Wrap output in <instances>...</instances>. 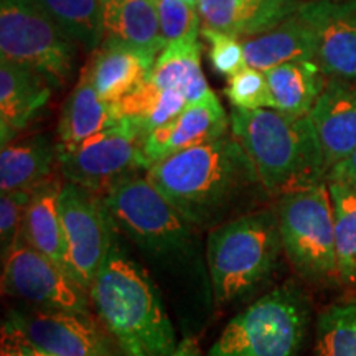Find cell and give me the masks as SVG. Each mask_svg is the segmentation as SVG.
<instances>
[{
	"mask_svg": "<svg viewBox=\"0 0 356 356\" xmlns=\"http://www.w3.org/2000/svg\"><path fill=\"white\" fill-rule=\"evenodd\" d=\"M51 84L42 74L13 61L0 60V139L15 140L51 96Z\"/></svg>",
	"mask_w": 356,
	"mask_h": 356,
	"instance_id": "obj_16",
	"label": "cell"
},
{
	"mask_svg": "<svg viewBox=\"0 0 356 356\" xmlns=\"http://www.w3.org/2000/svg\"><path fill=\"white\" fill-rule=\"evenodd\" d=\"M273 109L291 118L309 115L327 81L314 60H296L264 71Z\"/></svg>",
	"mask_w": 356,
	"mask_h": 356,
	"instance_id": "obj_23",
	"label": "cell"
},
{
	"mask_svg": "<svg viewBox=\"0 0 356 356\" xmlns=\"http://www.w3.org/2000/svg\"><path fill=\"white\" fill-rule=\"evenodd\" d=\"M277 220L284 252L310 280L338 277L335 215L328 181L279 198Z\"/></svg>",
	"mask_w": 356,
	"mask_h": 356,
	"instance_id": "obj_8",
	"label": "cell"
},
{
	"mask_svg": "<svg viewBox=\"0 0 356 356\" xmlns=\"http://www.w3.org/2000/svg\"><path fill=\"white\" fill-rule=\"evenodd\" d=\"M248 66L267 71L296 60L315 61V35L297 10L267 32L243 40Z\"/></svg>",
	"mask_w": 356,
	"mask_h": 356,
	"instance_id": "obj_21",
	"label": "cell"
},
{
	"mask_svg": "<svg viewBox=\"0 0 356 356\" xmlns=\"http://www.w3.org/2000/svg\"><path fill=\"white\" fill-rule=\"evenodd\" d=\"M68 37L86 50L102 44V0H35Z\"/></svg>",
	"mask_w": 356,
	"mask_h": 356,
	"instance_id": "obj_27",
	"label": "cell"
},
{
	"mask_svg": "<svg viewBox=\"0 0 356 356\" xmlns=\"http://www.w3.org/2000/svg\"><path fill=\"white\" fill-rule=\"evenodd\" d=\"M186 106L188 102L180 92L159 88L150 79L121 101L114 102L119 119L134 124L145 137L175 119Z\"/></svg>",
	"mask_w": 356,
	"mask_h": 356,
	"instance_id": "obj_26",
	"label": "cell"
},
{
	"mask_svg": "<svg viewBox=\"0 0 356 356\" xmlns=\"http://www.w3.org/2000/svg\"><path fill=\"white\" fill-rule=\"evenodd\" d=\"M335 215L338 277L356 284V186L328 181Z\"/></svg>",
	"mask_w": 356,
	"mask_h": 356,
	"instance_id": "obj_28",
	"label": "cell"
},
{
	"mask_svg": "<svg viewBox=\"0 0 356 356\" xmlns=\"http://www.w3.org/2000/svg\"><path fill=\"white\" fill-rule=\"evenodd\" d=\"M307 327L305 296L287 282L229 320L207 356H299Z\"/></svg>",
	"mask_w": 356,
	"mask_h": 356,
	"instance_id": "obj_6",
	"label": "cell"
},
{
	"mask_svg": "<svg viewBox=\"0 0 356 356\" xmlns=\"http://www.w3.org/2000/svg\"><path fill=\"white\" fill-rule=\"evenodd\" d=\"M309 118L330 172L356 147V84L330 79Z\"/></svg>",
	"mask_w": 356,
	"mask_h": 356,
	"instance_id": "obj_15",
	"label": "cell"
},
{
	"mask_svg": "<svg viewBox=\"0 0 356 356\" xmlns=\"http://www.w3.org/2000/svg\"><path fill=\"white\" fill-rule=\"evenodd\" d=\"M118 122H121V119L115 113L114 104L101 99L88 74L83 73L61 109L58 122V147L70 149Z\"/></svg>",
	"mask_w": 356,
	"mask_h": 356,
	"instance_id": "obj_24",
	"label": "cell"
},
{
	"mask_svg": "<svg viewBox=\"0 0 356 356\" xmlns=\"http://www.w3.org/2000/svg\"><path fill=\"white\" fill-rule=\"evenodd\" d=\"M58 163V144L47 134H33L2 145L0 190L37 188L53 177Z\"/></svg>",
	"mask_w": 356,
	"mask_h": 356,
	"instance_id": "obj_22",
	"label": "cell"
},
{
	"mask_svg": "<svg viewBox=\"0 0 356 356\" xmlns=\"http://www.w3.org/2000/svg\"><path fill=\"white\" fill-rule=\"evenodd\" d=\"M284 251L277 211L264 208L208 231L207 256L216 309L254 296Z\"/></svg>",
	"mask_w": 356,
	"mask_h": 356,
	"instance_id": "obj_5",
	"label": "cell"
},
{
	"mask_svg": "<svg viewBox=\"0 0 356 356\" xmlns=\"http://www.w3.org/2000/svg\"><path fill=\"white\" fill-rule=\"evenodd\" d=\"M0 60L26 66L51 88H63L76 70L78 43L35 0H2Z\"/></svg>",
	"mask_w": 356,
	"mask_h": 356,
	"instance_id": "obj_7",
	"label": "cell"
},
{
	"mask_svg": "<svg viewBox=\"0 0 356 356\" xmlns=\"http://www.w3.org/2000/svg\"><path fill=\"white\" fill-rule=\"evenodd\" d=\"M35 188L6 191L0 197V249L2 261L19 244L25 213L32 202Z\"/></svg>",
	"mask_w": 356,
	"mask_h": 356,
	"instance_id": "obj_32",
	"label": "cell"
},
{
	"mask_svg": "<svg viewBox=\"0 0 356 356\" xmlns=\"http://www.w3.org/2000/svg\"><path fill=\"white\" fill-rule=\"evenodd\" d=\"M102 200L170 307L181 338H197L216 310L202 231L159 193L145 172L126 177Z\"/></svg>",
	"mask_w": 356,
	"mask_h": 356,
	"instance_id": "obj_1",
	"label": "cell"
},
{
	"mask_svg": "<svg viewBox=\"0 0 356 356\" xmlns=\"http://www.w3.org/2000/svg\"><path fill=\"white\" fill-rule=\"evenodd\" d=\"M202 50L200 38L167 43L155 60L149 79L159 88L180 92L188 104L203 99L211 89L202 70Z\"/></svg>",
	"mask_w": 356,
	"mask_h": 356,
	"instance_id": "obj_25",
	"label": "cell"
},
{
	"mask_svg": "<svg viewBox=\"0 0 356 356\" xmlns=\"http://www.w3.org/2000/svg\"><path fill=\"white\" fill-rule=\"evenodd\" d=\"M299 12L314 30L325 76L356 84V0H307Z\"/></svg>",
	"mask_w": 356,
	"mask_h": 356,
	"instance_id": "obj_13",
	"label": "cell"
},
{
	"mask_svg": "<svg viewBox=\"0 0 356 356\" xmlns=\"http://www.w3.org/2000/svg\"><path fill=\"white\" fill-rule=\"evenodd\" d=\"M2 356H44L25 343L15 333L2 328Z\"/></svg>",
	"mask_w": 356,
	"mask_h": 356,
	"instance_id": "obj_34",
	"label": "cell"
},
{
	"mask_svg": "<svg viewBox=\"0 0 356 356\" xmlns=\"http://www.w3.org/2000/svg\"><path fill=\"white\" fill-rule=\"evenodd\" d=\"M225 95L233 108L238 109H273L269 86L264 71L246 66L234 76L228 78Z\"/></svg>",
	"mask_w": 356,
	"mask_h": 356,
	"instance_id": "obj_31",
	"label": "cell"
},
{
	"mask_svg": "<svg viewBox=\"0 0 356 356\" xmlns=\"http://www.w3.org/2000/svg\"><path fill=\"white\" fill-rule=\"evenodd\" d=\"M89 296L99 322L124 355L175 353V323L165 309V300L119 229Z\"/></svg>",
	"mask_w": 356,
	"mask_h": 356,
	"instance_id": "obj_3",
	"label": "cell"
},
{
	"mask_svg": "<svg viewBox=\"0 0 356 356\" xmlns=\"http://www.w3.org/2000/svg\"><path fill=\"white\" fill-rule=\"evenodd\" d=\"M302 6L297 0H200L202 29L248 38L267 32Z\"/></svg>",
	"mask_w": 356,
	"mask_h": 356,
	"instance_id": "obj_17",
	"label": "cell"
},
{
	"mask_svg": "<svg viewBox=\"0 0 356 356\" xmlns=\"http://www.w3.org/2000/svg\"><path fill=\"white\" fill-rule=\"evenodd\" d=\"M229 126L231 119L211 91L203 99L186 106L165 126L155 129L145 137L142 152L147 170L170 155L228 136Z\"/></svg>",
	"mask_w": 356,
	"mask_h": 356,
	"instance_id": "obj_14",
	"label": "cell"
},
{
	"mask_svg": "<svg viewBox=\"0 0 356 356\" xmlns=\"http://www.w3.org/2000/svg\"><path fill=\"white\" fill-rule=\"evenodd\" d=\"M144 140L134 124L121 121L70 149L58 147V167L66 181L102 197L126 177L147 172Z\"/></svg>",
	"mask_w": 356,
	"mask_h": 356,
	"instance_id": "obj_9",
	"label": "cell"
},
{
	"mask_svg": "<svg viewBox=\"0 0 356 356\" xmlns=\"http://www.w3.org/2000/svg\"><path fill=\"white\" fill-rule=\"evenodd\" d=\"M145 175L202 233L256 211L262 197H269L254 163L229 134L160 160Z\"/></svg>",
	"mask_w": 356,
	"mask_h": 356,
	"instance_id": "obj_2",
	"label": "cell"
},
{
	"mask_svg": "<svg viewBox=\"0 0 356 356\" xmlns=\"http://www.w3.org/2000/svg\"><path fill=\"white\" fill-rule=\"evenodd\" d=\"M71 275L89 292L118 233L104 200L83 186L63 184L60 193Z\"/></svg>",
	"mask_w": 356,
	"mask_h": 356,
	"instance_id": "obj_11",
	"label": "cell"
},
{
	"mask_svg": "<svg viewBox=\"0 0 356 356\" xmlns=\"http://www.w3.org/2000/svg\"><path fill=\"white\" fill-rule=\"evenodd\" d=\"M297 2H300V3H304V0H297Z\"/></svg>",
	"mask_w": 356,
	"mask_h": 356,
	"instance_id": "obj_38",
	"label": "cell"
},
{
	"mask_svg": "<svg viewBox=\"0 0 356 356\" xmlns=\"http://www.w3.org/2000/svg\"><path fill=\"white\" fill-rule=\"evenodd\" d=\"M314 356H356V304L332 305L320 315Z\"/></svg>",
	"mask_w": 356,
	"mask_h": 356,
	"instance_id": "obj_29",
	"label": "cell"
},
{
	"mask_svg": "<svg viewBox=\"0 0 356 356\" xmlns=\"http://www.w3.org/2000/svg\"><path fill=\"white\" fill-rule=\"evenodd\" d=\"M173 356H200L197 338H181Z\"/></svg>",
	"mask_w": 356,
	"mask_h": 356,
	"instance_id": "obj_36",
	"label": "cell"
},
{
	"mask_svg": "<svg viewBox=\"0 0 356 356\" xmlns=\"http://www.w3.org/2000/svg\"><path fill=\"white\" fill-rule=\"evenodd\" d=\"M327 181H341L356 186V147L343 162L338 163L328 172Z\"/></svg>",
	"mask_w": 356,
	"mask_h": 356,
	"instance_id": "obj_35",
	"label": "cell"
},
{
	"mask_svg": "<svg viewBox=\"0 0 356 356\" xmlns=\"http://www.w3.org/2000/svg\"><path fill=\"white\" fill-rule=\"evenodd\" d=\"M2 328L44 356H126L92 315L26 305L8 312Z\"/></svg>",
	"mask_w": 356,
	"mask_h": 356,
	"instance_id": "obj_10",
	"label": "cell"
},
{
	"mask_svg": "<svg viewBox=\"0 0 356 356\" xmlns=\"http://www.w3.org/2000/svg\"><path fill=\"white\" fill-rule=\"evenodd\" d=\"M102 44H121L159 56L167 47L154 0H102Z\"/></svg>",
	"mask_w": 356,
	"mask_h": 356,
	"instance_id": "obj_18",
	"label": "cell"
},
{
	"mask_svg": "<svg viewBox=\"0 0 356 356\" xmlns=\"http://www.w3.org/2000/svg\"><path fill=\"white\" fill-rule=\"evenodd\" d=\"M154 3L167 43L200 38L202 19L197 6H190L184 0H154Z\"/></svg>",
	"mask_w": 356,
	"mask_h": 356,
	"instance_id": "obj_30",
	"label": "cell"
},
{
	"mask_svg": "<svg viewBox=\"0 0 356 356\" xmlns=\"http://www.w3.org/2000/svg\"><path fill=\"white\" fill-rule=\"evenodd\" d=\"M202 37L210 44L208 56L216 73L231 78L246 68L248 61L244 55V47L238 37L210 29H202Z\"/></svg>",
	"mask_w": 356,
	"mask_h": 356,
	"instance_id": "obj_33",
	"label": "cell"
},
{
	"mask_svg": "<svg viewBox=\"0 0 356 356\" xmlns=\"http://www.w3.org/2000/svg\"><path fill=\"white\" fill-rule=\"evenodd\" d=\"M157 56L121 44H101L84 73L97 96L106 102L121 101L150 78Z\"/></svg>",
	"mask_w": 356,
	"mask_h": 356,
	"instance_id": "obj_19",
	"label": "cell"
},
{
	"mask_svg": "<svg viewBox=\"0 0 356 356\" xmlns=\"http://www.w3.org/2000/svg\"><path fill=\"white\" fill-rule=\"evenodd\" d=\"M63 184L51 177L33 191L32 202L25 213L19 243L35 249L65 270L70 269L63 222L60 215V193Z\"/></svg>",
	"mask_w": 356,
	"mask_h": 356,
	"instance_id": "obj_20",
	"label": "cell"
},
{
	"mask_svg": "<svg viewBox=\"0 0 356 356\" xmlns=\"http://www.w3.org/2000/svg\"><path fill=\"white\" fill-rule=\"evenodd\" d=\"M2 291L42 310L91 315V296L68 270L19 243L3 259Z\"/></svg>",
	"mask_w": 356,
	"mask_h": 356,
	"instance_id": "obj_12",
	"label": "cell"
},
{
	"mask_svg": "<svg viewBox=\"0 0 356 356\" xmlns=\"http://www.w3.org/2000/svg\"><path fill=\"white\" fill-rule=\"evenodd\" d=\"M184 2H186V3H190V6H197V7H198L200 0H184Z\"/></svg>",
	"mask_w": 356,
	"mask_h": 356,
	"instance_id": "obj_37",
	"label": "cell"
},
{
	"mask_svg": "<svg viewBox=\"0 0 356 356\" xmlns=\"http://www.w3.org/2000/svg\"><path fill=\"white\" fill-rule=\"evenodd\" d=\"M229 119L231 136L254 163L269 195L280 198L327 181L328 168L309 115L233 108Z\"/></svg>",
	"mask_w": 356,
	"mask_h": 356,
	"instance_id": "obj_4",
	"label": "cell"
}]
</instances>
